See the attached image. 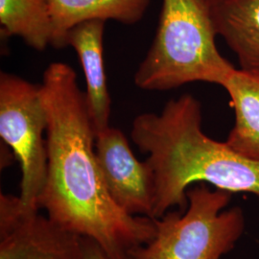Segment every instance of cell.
<instances>
[{
  "instance_id": "5bb4252c",
  "label": "cell",
  "mask_w": 259,
  "mask_h": 259,
  "mask_svg": "<svg viewBox=\"0 0 259 259\" xmlns=\"http://www.w3.org/2000/svg\"><path fill=\"white\" fill-rule=\"evenodd\" d=\"M204 1L211 8L213 6H215V5L219 4V3H222V2L226 1V0H204Z\"/></svg>"
},
{
  "instance_id": "6da1fadb",
  "label": "cell",
  "mask_w": 259,
  "mask_h": 259,
  "mask_svg": "<svg viewBox=\"0 0 259 259\" xmlns=\"http://www.w3.org/2000/svg\"><path fill=\"white\" fill-rule=\"evenodd\" d=\"M47 114V182L38 208L67 232L90 237L110 259L134 253L156 233L154 219L132 216L111 199L95 155V130L74 69L47 66L39 84Z\"/></svg>"
},
{
  "instance_id": "4fadbf2b",
  "label": "cell",
  "mask_w": 259,
  "mask_h": 259,
  "mask_svg": "<svg viewBox=\"0 0 259 259\" xmlns=\"http://www.w3.org/2000/svg\"><path fill=\"white\" fill-rule=\"evenodd\" d=\"M81 245L83 259H110L99 244L90 237L81 236Z\"/></svg>"
},
{
  "instance_id": "7a4b0ae2",
  "label": "cell",
  "mask_w": 259,
  "mask_h": 259,
  "mask_svg": "<svg viewBox=\"0 0 259 259\" xmlns=\"http://www.w3.org/2000/svg\"><path fill=\"white\" fill-rule=\"evenodd\" d=\"M131 138L147 154L156 182L153 219L172 207L185 212L187 189L210 184L225 191L259 196V161L207 137L202 130V106L191 94L165 104L159 113L145 112L133 121Z\"/></svg>"
},
{
  "instance_id": "277c9868",
  "label": "cell",
  "mask_w": 259,
  "mask_h": 259,
  "mask_svg": "<svg viewBox=\"0 0 259 259\" xmlns=\"http://www.w3.org/2000/svg\"><path fill=\"white\" fill-rule=\"evenodd\" d=\"M231 192L206 184L186 191L185 212L167 211L154 219L155 236L134 253L135 259H221L235 247L245 231L239 206L226 209Z\"/></svg>"
},
{
  "instance_id": "5b68a950",
  "label": "cell",
  "mask_w": 259,
  "mask_h": 259,
  "mask_svg": "<svg viewBox=\"0 0 259 259\" xmlns=\"http://www.w3.org/2000/svg\"><path fill=\"white\" fill-rule=\"evenodd\" d=\"M47 111L39 84L1 72L0 137L19 160V202L28 210H39L38 199L47 182Z\"/></svg>"
},
{
  "instance_id": "52a82bcc",
  "label": "cell",
  "mask_w": 259,
  "mask_h": 259,
  "mask_svg": "<svg viewBox=\"0 0 259 259\" xmlns=\"http://www.w3.org/2000/svg\"><path fill=\"white\" fill-rule=\"evenodd\" d=\"M95 155L103 180L114 203L132 216L153 219L156 182L152 167L139 161L120 130L109 127L97 133Z\"/></svg>"
},
{
  "instance_id": "3957f363",
  "label": "cell",
  "mask_w": 259,
  "mask_h": 259,
  "mask_svg": "<svg viewBox=\"0 0 259 259\" xmlns=\"http://www.w3.org/2000/svg\"><path fill=\"white\" fill-rule=\"evenodd\" d=\"M216 36L211 8L204 0H163L156 36L135 83L151 92L194 82L223 87L236 67L219 52Z\"/></svg>"
},
{
  "instance_id": "ba28073f",
  "label": "cell",
  "mask_w": 259,
  "mask_h": 259,
  "mask_svg": "<svg viewBox=\"0 0 259 259\" xmlns=\"http://www.w3.org/2000/svg\"><path fill=\"white\" fill-rule=\"evenodd\" d=\"M104 20L84 21L72 28L65 37L79 57L85 78V99L95 134L110 127L111 101L103 58Z\"/></svg>"
},
{
  "instance_id": "8fae6325",
  "label": "cell",
  "mask_w": 259,
  "mask_h": 259,
  "mask_svg": "<svg viewBox=\"0 0 259 259\" xmlns=\"http://www.w3.org/2000/svg\"><path fill=\"white\" fill-rule=\"evenodd\" d=\"M223 88L234 111L226 142L244 157L259 161V72L235 68Z\"/></svg>"
},
{
  "instance_id": "8992f818",
  "label": "cell",
  "mask_w": 259,
  "mask_h": 259,
  "mask_svg": "<svg viewBox=\"0 0 259 259\" xmlns=\"http://www.w3.org/2000/svg\"><path fill=\"white\" fill-rule=\"evenodd\" d=\"M0 259H83L81 236L1 193Z\"/></svg>"
},
{
  "instance_id": "7c38bea8",
  "label": "cell",
  "mask_w": 259,
  "mask_h": 259,
  "mask_svg": "<svg viewBox=\"0 0 259 259\" xmlns=\"http://www.w3.org/2000/svg\"><path fill=\"white\" fill-rule=\"evenodd\" d=\"M1 36L19 37L45 51L52 41L50 0H0Z\"/></svg>"
},
{
  "instance_id": "9c48e42d",
  "label": "cell",
  "mask_w": 259,
  "mask_h": 259,
  "mask_svg": "<svg viewBox=\"0 0 259 259\" xmlns=\"http://www.w3.org/2000/svg\"><path fill=\"white\" fill-rule=\"evenodd\" d=\"M150 0H50L51 47H65L67 33L90 20H115L135 24L144 17Z\"/></svg>"
},
{
  "instance_id": "30bf717a",
  "label": "cell",
  "mask_w": 259,
  "mask_h": 259,
  "mask_svg": "<svg viewBox=\"0 0 259 259\" xmlns=\"http://www.w3.org/2000/svg\"><path fill=\"white\" fill-rule=\"evenodd\" d=\"M211 15L239 68L259 72V0H226L211 7Z\"/></svg>"
}]
</instances>
